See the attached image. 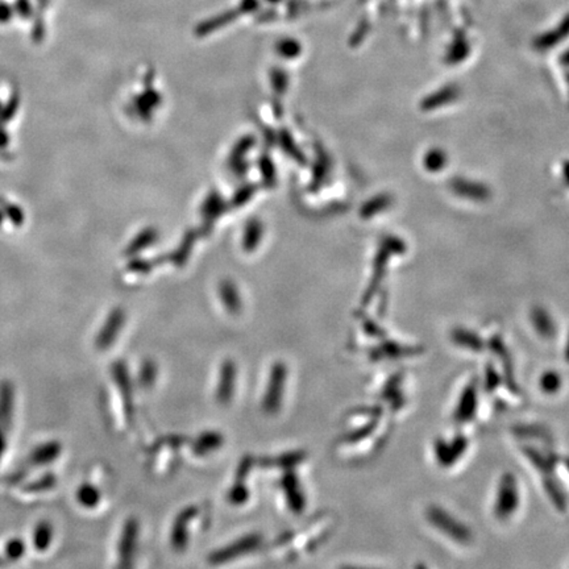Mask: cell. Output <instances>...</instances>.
Here are the masks:
<instances>
[{"instance_id": "obj_1", "label": "cell", "mask_w": 569, "mask_h": 569, "mask_svg": "<svg viewBox=\"0 0 569 569\" xmlns=\"http://www.w3.org/2000/svg\"><path fill=\"white\" fill-rule=\"evenodd\" d=\"M62 452V445L57 440H49L35 447L24 464H21L18 469L11 473L8 477V485H18L28 477L31 471L47 466L53 464Z\"/></svg>"}, {"instance_id": "obj_2", "label": "cell", "mask_w": 569, "mask_h": 569, "mask_svg": "<svg viewBox=\"0 0 569 569\" xmlns=\"http://www.w3.org/2000/svg\"><path fill=\"white\" fill-rule=\"evenodd\" d=\"M16 406V391L12 382L1 381L0 382V422L12 429L14 416Z\"/></svg>"}, {"instance_id": "obj_3", "label": "cell", "mask_w": 569, "mask_h": 569, "mask_svg": "<svg viewBox=\"0 0 569 569\" xmlns=\"http://www.w3.org/2000/svg\"><path fill=\"white\" fill-rule=\"evenodd\" d=\"M284 380H286V368L284 365L278 364L273 368L272 372V377H270V384L267 386V393L265 395V409L267 411L278 409L280 403H281V395H282V386H284Z\"/></svg>"}, {"instance_id": "obj_4", "label": "cell", "mask_w": 569, "mask_h": 569, "mask_svg": "<svg viewBox=\"0 0 569 569\" xmlns=\"http://www.w3.org/2000/svg\"><path fill=\"white\" fill-rule=\"evenodd\" d=\"M122 324H123V315L118 311L112 313L105 323V326L101 328L99 334L96 335L95 344L98 349H108L112 345V343L122 331Z\"/></svg>"}, {"instance_id": "obj_5", "label": "cell", "mask_w": 569, "mask_h": 569, "mask_svg": "<svg viewBox=\"0 0 569 569\" xmlns=\"http://www.w3.org/2000/svg\"><path fill=\"white\" fill-rule=\"evenodd\" d=\"M54 529L49 520H40L32 533L34 547L37 552H45L53 542Z\"/></svg>"}, {"instance_id": "obj_6", "label": "cell", "mask_w": 569, "mask_h": 569, "mask_svg": "<svg viewBox=\"0 0 569 569\" xmlns=\"http://www.w3.org/2000/svg\"><path fill=\"white\" fill-rule=\"evenodd\" d=\"M135 538H136V523L131 520L125 526L124 531L122 535V540L119 544V559L122 561L120 566H128V560H131L133 546L136 542Z\"/></svg>"}, {"instance_id": "obj_7", "label": "cell", "mask_w": 569, "mask_h": 569, "mask_svg": "<svg viewBox=\"0 0 569 569\" xmlns=\"http://www.w3.org/2000/svg\"><path fill=\"white\" fill-rule=\"evenodd\" d=\"M57 485V477L52 472H47L41 476H38L35 480L27 482L25 485H23L21 490L25 494H40V493H47L49 490H52Z\"/></svg>"}, {"instance_id": "obj_8", "label": "cell", "mask_w": 569, "mask_h": 569, "mask_svg": "<svg viewBox=\"0 0 569 569\" xmlns=\"http://www.w3.org/2000/svg\"><path fill=\"white\" fill-rule=\"evenodd\" d=\"M77 501L82 507L94 509L98 506L101 501V492L92 484H89V482L82 484L77 490Z\"/></svg>"}, {"instance_id": "obj_9", "label": "cell", "mask_w": 569, "mask_h": 569, "mask_svg": "<svg viewBox=\"0 0 569 569\" xmlns=\"http://www.w3.org/2000/svg\"><path fill=\"white\" fill-rule=\"evenodd\" d=\"M224 381H220V386H219V398L226 402L230 399L231 393L233 391V382H235V367L232 364H226L224 367V373L222 377ZM220 401V402H222Z\"/></svg>"}, {"instance_id": "obj_10", "label": "cell", "mask_w": 569, "mask_h": 569, "mask_svg": "<svg viewBox=\"0 0 569 569\" xmlns=\"http://www.w3.org/2000/svg\"><path fill=\"white\" fill-rule=\"evenodd\" d=\"M25 551H27L25 542L18 538H12L4 546V559L8 561H16L24 556Z\"/></svg>"}, {"instance_id": "obj_11", "label": "cell", "mask_w": 569, "mask_h": 569, "mask_svg": "<svg viewBox=\"0 0 569 569\" xmlns=\"http://www.w3.org/2000/svg\"><path fill=\"white\" fill-rule=\"evenodd\" d=\"M4 215H7L15 226H21L24 223V213L15 204H7L4 207Z\"/></svg>"}, {"instance_id": "obj_12", "label": "cell", "mask_w": 569, "mask_h": 569, "mask_svg": "<svg viewBox=\"0 0 569 569\" xmlns=\"http://www.w3.org/2000/svg\"><path fill=\"white\" fill-rule=\"evenodd\" d=\"M15 11L21 18H27L32 15L34 8H32V4H31L29 0H16Z\"/></svg>"}, {"instance_id": "obj_13", "label": "cell", "mask_w": 569, "mask_h": 569, "mask_svg": "<svg viewBox=\"0 0 569 569\" xmlns=\"http://www.w3.org/2000/svg\"><path fill=\"white\" fill-rule=\"evenodd\" d=\"M8 428L0 422V462L3 460L8 447Z\"/></svg>"}, {"instance_id": "obj_14", "label": "cell", "mask_w": 569, "mask_h": 569, "mask_svg": "<svg viewBox=\"0 0 569 569\" xmlns=\"http://www.w3.org/2000/svg\"><path fill=\"white\" fill-rule=\"evenodd\" d=\"M14 10L8 3L0 1V24H7L12 16H14Z\"/></svg>"}, {"instance_id": "obj_15", "label": "cell", "mask_w": 569, "mask_h": 569, "mask_svg": "<svg viewBox=\"0 0 569 569\" xmlns=\"http://www.w3.org/2000/svg\"><path fill=\"white\" fill-rule=\"evenodd\" d=\"M18 96H14L12 98V101H10V103L7 105V107L3 109V120H10V119H12V116H14V114L16 112V109H18Z\"/></svg>"}, {"instance_id": "obj_16", "label": "cell", "mask_w": 569, "mask_h": 569, "mask_svg": "<svg viewBox=\"0 0 569 569\" xmlns=\"http://www.w3.org/2000/svg\"><path fill=\"white\" fill-rule=\"evenodd\" d=\"M7 135L0 129V146H3V145H5L7 144Z\"/></svg>"}, {"instance_id": "obj_17", "label": "cell", "mask_w": 569, "mask_h": 569, "mask_svg": "<svg viewBox=\"0 0 569 569\" xmlns=\"http://www.w3.org/2000/svg\"><path fill=\"white\" fill-rule=\"evenodd\" d=\"M3 220H4V213L0 211V226L3 224Z\"/></svg>"}, {"instance_id": "obj_18", "label": "cell", "mask_w": 569, "mask_h": 569, "mask_svg": "<svg viewBox=\"0 0 569 569\" xmlns=\"http://www.w3.org/2000/svg\"><path fill=\"white\" fill-rule=\"evenodd\" d=\"M567 354H568V357H569V343H568V348H567Z\"/></svg>"}, {"instance_id": "obj_19", "label": "cell", "mask_w": 569, "mask_h": 569, "mask_svg": "<svg viewBox=\"0 0 569 569\" xmlns=\"http://www.w3.org/2000/svg\"><path fill=\"white\" fill-rule=\"evenodd\" d=\"M0 566H3V560L1 559H0Z\"/></svg>"}]
</instances>
